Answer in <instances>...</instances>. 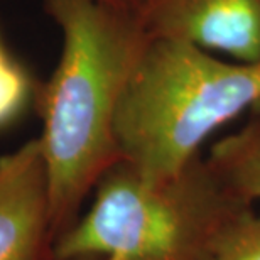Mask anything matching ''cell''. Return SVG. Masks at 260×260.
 <instances>
[{"label":"cell","instance_id":"cell-1","mask_svg":"<svg viewBox=\"0 0 260 260\" xmlns=\"http://www.w3.org/2000/svg\"><path fill=\"white\" fill-rule=\"evenodd\" d=\"M44 7L63 39L58 64L36 98L54 243L88 193L122 160L117 113L150 36L137 14L100 0H44Z\"/></svg>","mask_w":260,"mask_h":260},{"label":"cell","instance_id":"cell-2","mask_svg":"<svg viewBox=\"0 0 260 260\" xmlns=\"http://www.w3.org/2000/svg\"><path fill=\"white\" fill-rule=\"evenodd\" d=\"M258 105L260 61L150 38L117 113L122 160L149 183L171 181L200 157L210 135Z\"/></svg>","mask_w":260,"mask_h":260},{"label":"cell","instance_id":"cell-3","mask_svg":"<svg viewBox=\"0 0 260 260\" xmlns=\"http://www.w3.org/2000/svg\"><path fill=\"white\" fill-rule=\"evenodd\" d=\"M237 205L201 155L160 184L120 160L98 181L90 210L54 240L51 258L200 260Z\"/></svg>","mask_w":260,"mask_h":260},{"label":"cell","instance_id":"cell-4","mask_svg":"<svg viewBox=\"0 0 260 260\" xmlns=\"http://www.w3.org/2000/svg\"><path fill=\"white\" fill-rule=\"evenodd\" d=\"M139 17L150 38L260 61V0H145Z\"/></svg>","mask_w":260,"mask_h":260},{"label":"cell","instance_id":"cell-5","mask_svg":"<svg viewBox=\"0 0 260 260\" xmlns=\"http://www.w3.org/2000/svg\"><path fill=\"white\" fill-rule=\"evenodd\" d=\"M53 245L39 139L0 157V260H44Z\"/></svg>","mask_w":260,"mask_h":260},{"label":"cell","instance_id":"cell-6","mask_svg":"<svg viewBox=\"0 0 260 260\" xmlns=\"http://www.w3.org/2000/svg\"><path fill=\"white\" fill-rule=\"evenodd\" d=\"M205 162L218 186L242 205L260 201V113L211 145Z\"/></svg>","mask_w":260,"mask_h":260},{"label":"cell","instance_id":"cell-7","mask_svg":"<svg viewBox=\"0 0 260 260\" xmlns=\"http://www.w3.org/2000/svg\"><path fill=\"white\" fill-rule=\"evenodd\" d=\"M200 260H260V213L248 205L233 208Z\"/></svg>","mask_w":260,"mask_h":260},{"label":"cell","instance_id":"cell-8","mask_svg":"<svg viewBox=\"0 0 260 260\" xmlns=\"http://www.w3.org/2000/svg\"><path fill=\"white\" fill-rule=\"evenodd\" d=\"M39 85L5 46L0 36V130L12 125L32 100Z\"/></svg>","mask_w":260,"mask_h":260},{"label":"cell","instance_id":"cell-9","mask_svg":"<svg viewBox=\"0 0 260 260\" xmlns=\"http://www.w3.org/2000/svg\"><path fill=\"white\" fill-rule=\"evenodd\" d=\"M100 2L107 4V5H112V7H115V9H122V10H127V12H134V14L139 15L145 0H100Z\"/></svg>","mask_w":260,"mask_h":260}]
</instances>
